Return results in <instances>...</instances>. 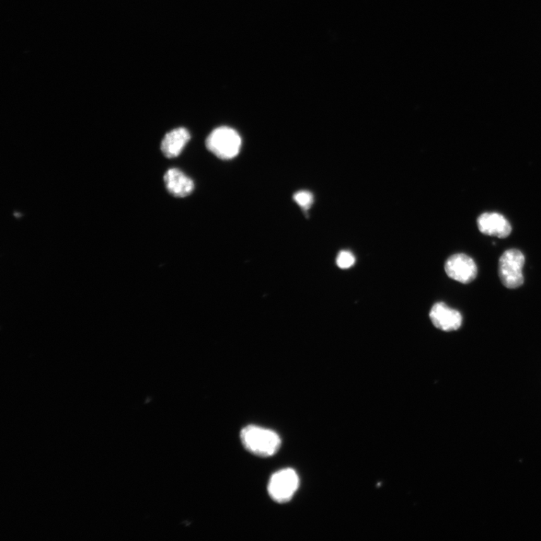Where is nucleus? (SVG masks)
Returning <instances> with one entry per match:
<instances>
[{"mask_svg":"<svg viewBox=\"0 0 541 541\" xmlns=\"http://www.w3.org/2000/svg\"><path fill=\"white\" fill-rule=\"evenodd\" d=\"M241 440L246 450L261 457L274 456L281 446V439L277 433L253 425L241 430Z\"/></svg>","mask_w":541,"mask_h":541,"instance_id":"nucleus-1","label":"nucleus"},{"mask_svg":"<svg viewBox=\"0 0 541 541\" xmlns=\"http://www.w3.org/2000/svg\"><path fill=\"white\" fill-rule=\"evenodd\" d=\"M205 144L209 151L218 158L231 159L240 152L241 139L235 130L221 126L210 133Z\"/></svg>","mask_w":541,"mask_h":541,"instance_id":"nucleus-2","label":"nucleus"},{"mask_svg":"<svg viewBox=\"0 0 541 541\" xmlns=\"http://www.w3.org/2000/svg\"><path fill=\"white\" fill-rule=\"evenodd\" d=\"M523 253L517 249L506 250L499 259V275L503 285L509 289H516L524 283L523 269Z\"/></svg>","mask_w":541,"mask_h":541,"instance_id":"nucleus-3","label":"nucleus"},{"mask_svg":"<svg viewBox=\"0 0 541 541\" xmlns=\"http://www.w3.org/2000/svg\"><path fill=\"white\" fill-rule=\"evenodd\" d=\"M299 486V478L291 468L282 469L274 473L269 482L268 492L276 502L284 504L292 499Z\"/></svg>","mask_w":541,"mask_h":541,"instance_id":"nucleus-4","label":"nucleus"},{"mask_svg":"<svg viewBox=\"0 0 541 541\" xmlns=\"http://www.w3.org/2000/svg\"><path fill=\"white\" fill-rule=\"evenodd\" d=\"M444 269L449 278L462 284L473 281L478 275L475 262L465 253H456L449 257Z\"/></svg>","mask_w":541,"mask_h":541,"instance_id":"nucleus-5","label":"nucleus"},{"mask_svg":"<svg viewBox=\"0 0 541 541\" xmlns=\"http://www.w3.org/2000/svg\"><path fill=\"white\" fill-rule=\"evenodd\" d=\"M430 317L436 328L445 332L458 330L463 324L462 315L444 303L432 306Z\"/></svg>","mask_w":541,"mask_h":541,"instance_id":"nucleus-6","label":"nucleus"},{"mask_svg":"<svg viewBox=\"0 0 541 541\" xmlns=\"http://www.w3.org/2000/svg\"><path fill=\"white\" fill-rule=\"evenodd\" d=\"M480 231L485 235L505 238L509 237L512 228L508 220L499 213H485L478 219Z\"/></svg>","mask_w":541,"mask_h":541,"instance_id":"nucleus-7","label":"nucleus"},{"mask_svg":"<svg viewBox=\"0 0 541 541\" xmlns=\"http://www.w3.org/2000/svg\"><path fill=\"white\" fill-rule=\"evenodd\" d=\"M166 188L169 193L176 197H188L194 190L192 179L178 169H170L164 175Z\"/></svg>","mask_w":541,"mask_h":541,"instance_id":"nucleus-8","label":"nucleus"},{"mask_svg":"<svg viewBox=\"0 0 541 541\" xmlns=\"http://www.w3.org/2000/svg\"><path fill=\"white\" fill-rule=\"evenodd\" d=\"M190 140L188 130L179 128L166 134L161 143V151L167 158L177 157Z\"/></svg>","mask_w":541,"mask_h":541,"instance_id":"nucleus-9","label":"nucleus"},{"mask_svg":"<svg viewBox=\"0 0 541 541\" xmlns=\"http://www.w3.org/2000/svg\"><path fill=\"white\" fill-rule=\"evenodd\" d=\"M293 200L305 211L308 210L314 202L313 195L308 191L296 193L293 195Z\"/></svg>","mask_w":541,"mask_h":541,"instance_id":"nucleus-10","label":"nucleus"},{"mask_svg":"<svg viewBox=\"0 0 541 541\" xmlns=\"http://www.w3.org/2000/svg\"><path fill=\"white\" fill-rule=\"evenodd\" d=\"M355 262V258L354 255L348 250L341 251L336 259L337 266L341 269H350L353 266Z\"/></svg>","mask_w":541,"mask_h":541,"instance_id":"nucleus-11","label":"nucleus"}]
</instances>
